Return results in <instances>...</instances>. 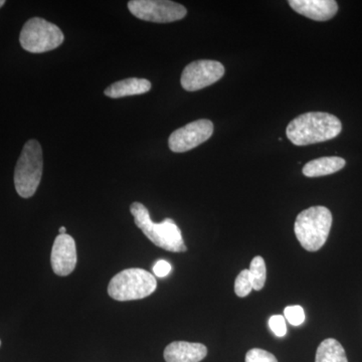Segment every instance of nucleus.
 Listing matches in <instances>:
<instances>
[{"mask_svg":"<svg viewBox=\"0 0 362 362\" xmlns=\"http://www.w3.org/2000/svg\"><path fill=\"white\" fill-rule=\"evenodd\" d=\"M171 265L168 262L160 259L157 262L156 265L153 266V273L156 274V277L164 278L170 273Z\"/></svg>","mask_w":362,"mask_h":362,"instance_id":"obj_21","label":"nucleus"},{"mask_svg":"<svg viewBox=\"0 0 362 362\" xmlns=\"http://www.w3.org/2000/svg\"><path fill=\"white\" fill-rule=\"evenodd\" d=\"M289 4L296 13L316 21H329L338 11L334 0H290Z\"/></svg>","mask_w":362,"mask_h":362,"instance_id":"obj_11","label":"nucleus"},{"mask_svg":"<svg viewBox=\"0 0 362 362\" xmlns=\"http://www.w3.org/2000/svg\"><path fill=\"white\" fill-rule=\"evenodd\" d=\"M66 230L65 226H62V228H59V235H65Z\"/></svg>","mask_w":362,"mask_h":362,"instance_id":"obj_22","label":"nucleus"},{"mask_svg":"<svg viewBox=\"0 0 362 362\" xmlns=\"http://www.w3.org/2000/svg\"><path fill=\"white\" fill-rule=\"evenodd\" d=\"M225 66L220 62L201 59L185 66L181 75L183 89L195 92L220 81L225 75Z\"/></svg>","mask_w":362,"mask_h":362,"instance_id":"obj_8","label":"nucleus"},{"mask_svg":"<svg viewBox=\"0 0 362 362\" xmlns=\"http://www.w3.org/2000/svg\"><path fill=\"white\" fill-rule=\"evenodd\" d=\"M77 247L71 235H59L52 246L51 263L54 274L62 277L70 275L77 265Z\"/></svg>","mask_w":362,"mask_h":362,"instance_id":"obj_10","label":"nucleus"},{"mask_svg":"<svg viewBox=\"0 0 362 362\" xmlns=\"http://www.w3.org/2000/svg\"><path fill=\"white\" fill-rule=\"evenodd\" d=\"M332 226V214L325 206H311L297 216L294 230L301 246L317 252L325 245Z\"/></svg>","mask_w":362,"mask_h":362,"instance_id":"obj_3","label":"nucleus"},{"mask_svg":"<svg viewBox=\"0 0 362 362\" xmlns=\"http://www.w3.org/2000/svg\"><path fill=\"white\" fill-rule=\"evenodd\" d=\"M341 130L342 124L337 116L325 112H308L293 119L286 134L293 144L306 146L334 139Z\"/></svg>","mask_w":362,"mask_h":362,"instance_id":"obj_1","label":"nucleus"},{"mask_svg":"<svg viewBox=\"0 0 362 362\" xmlns=\"http://www.w3.org/2000/svg\"><path fill=\"white\" fill-rule=\"evenodd\" d=\"M269 326L274 334L278 337H285L287 333V326H286V320L282 315L272 316L269 320Z\"/></svg>","mask_w":362,"mask_h":362,"instance_id":"obj_20","label":"nucleus"},{"mask_svg":"<svg viewBox=\"0 0 362 362\" xmlns=\"http://www.w3.org/2000/svg\"><path fill=\"white\" fill-rule=\"evenodd\" d=\"M285 319L289 321L293 326H300L304 323L305 312L299 305L286 307L284 310Z\"/></svg>","mask_w":362,"mask_h":362,"instance_id":"obj_18","label":"nucleus"},{"mask_svg":"<svg viewBox=\"0 0 362 362\" xmlns=\"http://www.w3.org/2000/svg\"><path fill=\"white\" fill-rule=\"evenodd\" d=\"M315 362H349L340 342L333 338L323 340L316 351Z\"/></svg>","mask_w":362,"mask_h":362,"instance_id":"obj_15","label":"nucleus"},{"mask_svg":"<svg viewBox=\"0 0 362 362\" xmlns=\"http://www.w3.org/2000/svg\"><path fill=\"white\" fill-rule=\"evenodd\" d=\"M44 158L42 149L37 140L25 143L14 170V185L23 199H30L37 192L42 180Z\"/></svg>","mask_w":362,"mask_h":362,"instance_id":"obj_4","label":"nucleus"},{"mask_svg":"<svg viewBox=\"0 0 362 362\" xmlns=\"http://www.w3.org/2000/svg\"><path fill=\"white\" fill-rule=\"evenodd\" d=\"M151 83L146 78H129L113 83L105 90L104 93L106 96L116 99V98L145 94L151 89Z\"/></svg>","mask_w":362,"mask_h":362,"instance_id":"obj_13","label":"nucleus"},{"mask_svg":"<svg viewBox=\"0 0 362 362\" xmlns=\"http://www.w3.org/2000/svg\"><path fill=\"white\" fill-rule=\"evenodd\" d=\"M0 345H1V341H0Z\"/></svg>","mask_w":362,"mask_h":362,"instance_id":"obj_24","label":"nucleus"},{"mask_svg":"<svg viewBox=\"0 0 362 362\" xmlns=\"http://www.w3.org/2000/svg\"><path fill=\"white\" fill-rule=\"evenodd\" d=\"M214 133V124L207 119L194 121L175 130L168 139L169 148L175 153L189 151L207 141Z\"/></svg>","mask_w":362,"mask_h":362,"instance_id":"obj_9","label":"nucleus"},{"mask_svg":"<svg viewBox=\"0 0 362 362\" xmlns=\"http://www.w3.org/2000/svg\"><path fill=\"white\" fill-rule=\"evenodd\" d=\"M250 279H251L252 289L256 291L263 289L267 279V268L265 259L257 256L252 259L250 266Z\"/></svg>","mask_w":362,"mask_h":362,"instance_id":"obj_16","label":"nucleus"},{"mask_svg":"<svg viewBox=\"0 0 362 362\" xmlns=\"http://www.w3.org/2000/svg\"><path fill=\"white\" fill-rule=\"evenodd\" d=\"M163 356L166 362H201L207 349L202 343L175 341L166 346Z\"/></svg>","mask_w":362,"mask_h":362,"instance_id":"obj_12","label":"nucleus"},{"mask_svg":"<svg viewBox=\"0 0 362 362\" xmlns=\"http://www.w3.org/2000/svg\"><path fill=\"white\" fill-rule=\"evenodd\" d=\"M252 286L249 270H243L238 275L235 282V292L237 296L246 297L252 292Z\"/></svg>","mask_w":362,"mask_h":362,"instance_id":"obj_17","label":"nucleus"},{"mask_svg":"<svg viewBox=\"0 0 362 362\" xmlns=\"http://www.w3.org/2000/svg\"><path fill=\"white\" fill-rule=\"evenodd\" d=\"M130 211L134 218L135 225L156 246L173 252L187 251L180 228L175 221L165 218L160 223H153L150 218L148 209L140 202H133Z\"/></svg>","mask_w":362,"mask_h":362,"instance_id":"obj_2","label":"nucleus"},{"mask_svg":"<svg viewBox=\"0 0 362 362\" xmlns=\"http://www.w3.org/2000/svg\"><path fill=\"white\" fill-rule=\"evenodd\" d=\"M128 8L139 20L157 23L180 21L187 13L182 4L168 0H131Z\"/></svg>","mask_w":362,"mask_h":362,"instance_id":"obj_7","label":"nucleus"},{"mask_svg":"<svg viewBox=\"0 0 362 362\" xmlns=\"http://www.w3.org/2000/svg\"><path fill=\"white\" fill-rule=\"evenodd\" d=\"M346 161L341 157H320L305 164L303 175L307 177H320L333 175L344 168Z\"/></svg>","mask_w":362,"mask_h":362,"instance_id":"obj_14","label":"nucleus"},{"mask_svg":"<svg viewBox=\"0 0 362 362\" xmlns=\"http://www.w3.org/2000/svg\"><path fill=\"white\" fill-rule=\"evenodd\" d=\"M6 4V1L4 0H0V7H2Z\"/></svg>","mask_w":362,"mask_h":362,"instance_id":"obj_23","label":"nucleus"},{"mask_svg":"<svg viewBox=\"0 0 362 362\" xmlns=\"http://www.w3.org/2000/svg\"><path fill=\"white\" fill-rule=\"evenodd\" d=\"M65 40L59 26L44 20L35 18L23 25L20 35L21 47L33 54H42L57 49Z\"/></svg>","mask_w":362,"mask_h":362,"instance_id":"obj_6","label":"nucleus"},{"mask_svg":"<svg viewBox=\"0 0 362 362\" xmlns=\"http://www.w3.org/2000/svg\"><path fill=\"white\" fill-rule=\"evenodd\" d=\"M246 362H278L274 354L264 349H252L247 351Z\"/></svg>","mask_w":362,"mask_h":362,"instance_id":"obj_19","label":"nucleus"},{"mask_svg":"<svg viewBox=\"0 0 362 362\" xmlns=\"http://www.w3.org/2000/svg\"><path fill=\"white\" fill-rule=\"evenodd\" d=\"M157 287L156 279L143 269H127L111 279L109 296L117 301H132L150 296Z\"/></svg>","mask_w":362,"mask_h":362,"instance_id":"obj_5","label":"nucleus"}]
</instances>
